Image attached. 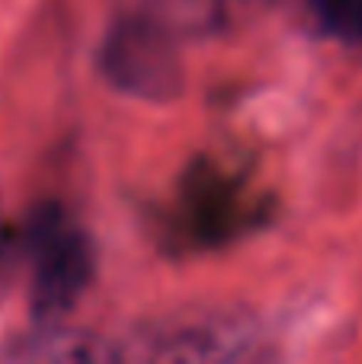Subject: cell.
Here are the masks:
<instances>
[{
	"mask_svg": "<svg viewBox=\"0 0 362 364\" xmlns=\"http://www.w3.org/2000/svg\"><path fill=\"white\" fill-rule=\"evenodd\" d=\"M4 262H6V233L0 227V269H4Z\"/></svg>",
	"mask_w": 362,
	"mask_h": 364,
	"instance_id": "6",
	"label": "cell"
},
{
	"mask_svg": "<svg viewBox=\"0 0 362 364\" xmlns=\"http://www.w3.org/2000/svg\"><path fill=\"white\" fill-rule=\"evenodd\" d=\"M29 256L32 310L38 320H55L74 307L93 278V243L58 208H42L29 220Z\"/></svg>",
	"mask_w": 362,
	"mask_h": 364,
	"instance_id": "1",
	"label": "cell"
},
{
	"mask_svg": "<svg viewBox=\"0 0 362 364\" xmlns=\"http://www.w3.org/2000/svg\"><path fill=\"white\" fill-rule=\"evenodd\" d=\"M96 64L109 87L135 100L167 102L183 90L177 45L148 16L119 19L103 38Z\"/></svg>",
	"mask_w": 362,
	"mask_h": 364,
	"instance_id": "2",
	"label": "cell"
},
{
	"mask_svg": "<svg viewBox=\"0 0 362 364\" xmlns=\"http://www.w3.org/2000/svg\"><path fill=\"white\" fill-rule=\"evenodd\" d=\"M311 6L333 36L362 45V0H311Z\"/></svg>",
	"mask_w": 362,
	"mask_h": 364,
	"instance_id": "5",
	"label": "cell"
},
{
	"mask_svg": "<svg viewBox=\"0 0 362 364\" xmlns=\"http://www.w3.org/2000/svg\"><path fill=\"white\" fill-rule=\"evenodd\" d=\"M247 333L234 320L212 314L205 320H173L154 326L145 339V358L157 361H231L247 355Z\"/></svg>",
	"mask_w": 362,
	"mask_h": 364,
	"instance_id": "3",
	"label": "cell"
},
{
	"mask_svg": "<svg viewBox=\"0 0 362 364\" xmlns=\"http://www.w3.org/2000/svg\"><path fill=\"white\" fill-rule=\"evenodd\" d=\"M16 361H51V364H96V361H125V348L81 333V329L48 326L36 336H23L10 348Z\"/></svg>",
	"mask_w": 362,
	"mask_h": 364,
	"instance_id": "4",
	"label": "cell"
}]
</instances>
